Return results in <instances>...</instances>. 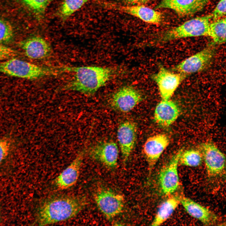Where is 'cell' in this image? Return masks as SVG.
Wrapping results in <instances>:
<instances>
[{"label":"cell","mask_w":226,"mask_h":226,"mask_svg":"<svg viewBox=\"0 0 226 226\" xmlns=\"http://www.w3.org/2000/svg\"><path fill=\"white\" fill-rule=\"evenodd\" d=\"M64 72L73 73V78L64 87L65 90L77 91L91 95L110 79L114 70L96 66L63 67Z\"/></svg>","instance_id":"1"},{"label":"cell","mask_w":226,"mask_h":226,"mask_svg":"<svg viewBox=\"0 0 226 226\" xmlns=\"http://www.w3.org/2000/svg\"><path fill=\"white\" fill-rule=\"evenodd\" d=\"M84 198L73 196H63L49 199L38 208L36 220L38 225L44 226L72 218L84 207Z\"/></svg>","instance_id":"2"},{"label":"cell","mask_w":226,"mask_h":226,"mask_svg":"<svg viewBox=\"0 0 226 226\" xmlns=\"http://www.w3.org/2000/svg\"><path fill=\"white\" fill-rule=\"evenodd\" d=\"M204 161L207 176L214 186L226 181V156L213 142L209 141L199 147Z\"/></svg>","instance_id":"3"},{"label":"cell","mask_w":226,"mask_h":226,"mask_svg":"<svg viewBox=\"0 0 226 226\" xmlns=\"http://www.w3.org/2000/svg\"><path fill=\"white\" fill-rule=\"evenodd\" d=\"M60 67L40 66L14 57L0 62V72L7 75L34 80L62 72Z\"/></svg>","instance_id":"4"},{"label":"cell","mask_w":226,"mask_h":226,"mask_svg":"<svg viewBox=\"0 0 226 226\" xmlns=\"http://www.w3.org/2000/svg\"><path fill=\"white\" fill-rule=\"evenodd\" d=\"M211 14L198 17L187 20L164 33L159 40L166 42L180 38L199 36H209Z\"/></svg>","instance_id":"5"},{"label":"cell","mask_w":226,"mask_h":226,"mask_svg":"<svg viewBox=\"0 0 226 226\" xmlns=\"http://www.w3.org/2000/svg\"><path fill=\"white\" fill-rule=\"evenodd\" d=\"M213 43L184 60L174 66L172 70L187 75L205 69L210 65L216 51Z\"/></svg>","instance_id":"6"},{"label":"cell","mask_w":226,"mask_h":226,"mask_svg":"<svg viewBox=\"0 0 226 226\" xmlns=\"http://www.w3.org/2000/svg\"><path fill=\"white\" fill-rule=\"evenodd\" d=\"M183 151V149L179 150L159 171L158 177L159 186L162 192L165 195H171L179 187L178 167L179 158Z\"/></svg>","instance_id":"7"},{"label":"cell","mask_w":226,"mask_h":226,"mask_svg":"<svg viewBox=\"0 0 226 226\" xmlns=\"http://www.w3.org/2000/svg\"><path fill=\"white\" fill-rule=\"evenodd\" d=\"M187 75L180 73L172 72L160 67L158 72L151 75L156 83L162 100H168Z\"/></svg>","instance_id":"8"},{"label":"cell","mask_w":226,"mask_h":226,"mask_svg":"<svg viewBox=\"0 0 226 226\" xmlns=\"http://www.w3.org/2000/svg\"><path fill=\"white\" fill-rule=\"evenodd\" d=\"M95 199L99 210L108 219L121 213L124 207L123 196L109 190L98 191L95 194Z\"/></svg>","instance_id":"9"},{"label":"cell","mask_w":226,"mask_h":226,"mask_svg":"<svg viewBox=\"0 0 226 226\" xmlns=\"http://www.w3.org/2000/svg\"><path fill=\"white\" fill-rule=\"evenodd\" d=\"M100 3L106 8L130 14L148 23L159 24L163 19L160 12L143 5L124 6L108 2Z\"/></svg>","instance_id":"10"},{"label":"cell","mask_w":226,"mask_h":226,"mask_svg":"<svg viewBox=\"0 0 226 226\" xmlns=\"http://www.w3.org/2000/svg\"><path fill=\"white\" fill-rule=\"evenodd\" d=\"M141 93L130 86L122 87L114 93L111 100L110 105L113 109L123 112L133 109L143 100Z\"/></svg>","instance_id":"11"},{"label":"cell","mask_w":226,"mask_h":226,"mask_svg":"<svg viewBox=\"0 0 226 226\" xmlns=\"http://www.w3.org/2000/svg\"><path fill=\"white\" fill-rule=\"evenodd\" d=\"M170 140L165 134H159L148 138L143 147V153L151 172L159 159L169 145Z\"/></svg>","instance_id":"12"},{"label":"cell","mask_w":226,"mask_h":226,"mask_svg":"<svg viewBox=\"0 0 226 226\" xmlns=\"http://www.w3.org/2000/svg\"><path fill=\"white\" fill-rule=\"evenodd\" d=\"M89 154L93 159L108 168L112 169L117 166L119 150L117 144L114 142L96 144L91 148Z\"/></svg>","instance_id":"13"},{"label":"cell","mask_w":226,"mask_h":226,"mask_svg":"<svg viewBox=\"0 0 226 226\" xmlns=\"http://www.w3.org/2000/svg\"><path fill=\"white\" fill-rule=\"evenodd\" d=\"M137 134V126L133 122L126 121L118 126L117 138L124 163L128 160L135 146Z\"/></svg>","instance_id":"14"},{"label":"cell","mask_w":226,"mask_h":226,"mask_svg":"<svg viewBox=\"0 0 226 226\" xmlns=\"http://www.w3.org/2000/svg\"><path fill=\"white\" fill-rule=\"evenodd\" d=\"M180 203L191 216L206 225H218V216L208 208L184 196H180Z\"/></svg>","instance_id":"15"},{"label":"cell","mask_w":226,"mask_h":226,"mask_svg":"<svg viewBox=\"0 0 226 226\" xmlns=\"http://www.w3.org/2000/svg\"><path fill=\"white\" fill-rule=\"evenodd\" d=\"M210 0H162L158 8L173 10L180 16L193 14L202 10Z\"/></svg>","instance_id":"16"},{"label":"cell","mask_w":226,"mask_h":226,"mask_svg":"<svg viewBox=\"0 0 226 226\" xmlns=\"http://www.w3.org/2000/svg\"><path fill=\"white\" fill-rule=\"evenodd\" d=\"M83 153H80L71 164L55 179L54 183L59 190H65L73 186L78 178Z\"/></svg>","instance_id":"17"},{"label":"cell","mask_w":226,"mask_h":226,"mask_svg":"<svg viewBox=\"0 0 226 226\" xmlns=\"http://www.w3.org/2000/svg\"><path fill=\"white\" fill-rule=\"evenodd\" d=\"M180 113L179 108L175 102L170 99L162 100L156 107L154 120L161 126L168 127L175 121Z\"/></svg>","instance_id":"18"},{"label":"cell","mask_w":226,"mask_h":226,"mask_svg":"<svg viewBox=\"0 0 226 226\" xmlns=\"http://www.w3.org/2000/svg\"><path fill=\"white\" fill-rule=\"evenodd\" d=\"M21 48L28 57L34 59H41L49 57L52 49L48 42L38 36L30 37L24 41Z\"/></svg>","instance_id":"19"},{"label":"cell","mask_w":226,"mask_h":226,"mask_svg":"<svg viewBox=\"0 0 226 226\" xmlns=\"http://www.w3.org/2000/svg\"><path fill=\"white\" fill-rule=\"evenodd\" d=\"M180 203V196H172L166 199L160 206L151 225L159 226L165 222Z\"/></svg>","instance_id":"20"},{"label":"cell","mask_w":226,"mask_h":226,"mask_svg":"<svg viewBox=\"0 0 226 226\" xmlns=\"http://www.w3.org/2000/svg\"><path fill=\"white\" fill-rule=\"evenodd\" d=\"M217 19L211 22L210 26L209 36L215 45L226 42V17Z\"/></svg>","instance_id":"21"},{"label":"cell","mask_w":226,"mask_h":226,"mask_svg":"<svg viewBox=\"0 0 226 226\" xmlns=\"http://www.w3.org/2000/svg\"><path fill=\"white\" fill-rule=\"evenodd\" d=\"M203 160L200 149H189L183 151L179 158V164L182 166L196 167L200 165Z\"/></svg>","instance_id":"22"},{"label":"cell","mask_w":226,"mask_h":226,"mask_svg":"<svg viewBox=\"0 0 226 226\" xmlns=\"http://www.w3.org/2000/svg\"><path fill=\"white\" fill-rule=\"evenodd\" d=\"M90 0H64L60 9L61 16L65 19L69 17Z\"/></svg>","instance_id":"23"},{"label":"cell","mask_w":226,"mask_h":226,"mask_svg":"<svg viewBox=\"0 0 226 226\" xmlns=\"http://www.w3.org/2000/svg\"><path fill=\"white\" fill-rule=\"evenodd\" d=\"M13 35L12 25L8 21L0 18V44L9 42Z\"/></svg>","instance_id":"24"},{"label":"cell","mask_w":226,"mask_h":226,"mask_svg":"<svg viewBox=\"0 0 226 226\" xmlns=\"http://www.w3.org/2000/svg\"><path fill=\"white\" fill-rule=\"evenodd\" d=\"M33 11L37 13L43 12L49 0H22Z\"/></svg>","instance_id":"25"},{"label":"cell","mask_w":226,"mask_h":226,"mask_svg":"<svg viewBox=\"0 0 226 226\" xmlns=\"http://www.w3.org/2000/svg\"><path fill=\"white\" fill-rule=\"evenodd\" d=\"M212 19H216L226 15V0H220L211 14Z\"/></svg>","instance_id":"26"},{"label":"cell","mask_w":226,"mask_h":226,"mask_svg":"<svg viewBox=\"0 0 226 226\" xmlns=\"http://www.w3.org/2000/svg\"><path fill=\"white\" fill-rule=\"evenodd\" d=\"M10 148L9 141L5 138L0 139V164L8 156Z\"/></svg>","instance_id":"27"},{"label":"cell","mask_w":226,"mask_h":226,"mask_svg":"<svg viewBox=\"0 0 226 226\" xmlns=\"http://www.w3.org/2000/svg\"><path fill=\"white\" fill-rule=\"evenodd\" d=\"M16 55L14 50L0 44V60H6L13 58Z\"/></svg>","instance_id":"28"},{"label":"cell","mask_w":226,"mask_h":226,"mask_svg":"<svg viewBox=\"0 0 226 226\" xmlns=\"http://www.w3.org/2000/svg\"><path fill=\"white\" fill-rule=\"evenodd\" d=\"M126 4L129 5H143L149 1V0H123Z\"/></svg>","instance_id":"29"}]
</instances>
